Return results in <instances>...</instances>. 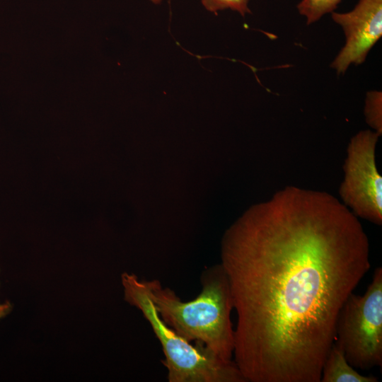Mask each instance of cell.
Masks as SVG:
<instances>
[{"label": "cell", "mask_w": 382, "mask_h": 382, "mask_svg": "<svg viewBox=\"0 0 382 382\" xmlns=\"http://www.w3.org/2000/svg\"><path fill=\"white\" fill-rule=\"evenodd\" d=\"M121 282L125 301L141 312L160 342L169 382H247L233 359H221L200 342L192 345L168 326L148 296L145 280L124 272Z\"/></svg>", "instance_id": "3"}, {"label": "cell", "mask_w": 382, "mask_h": 382, "mask_svg": "<svg viewBox=\"0 0 382 382\" xmlns=\"http://www.w3.org/2000/svg\"><path fill=\"white\" fill-rule=\"evenodd\" d=\"M366 123L378 134H382V93L372 91L366 94L364 107Z\"/></svg>", "instance_id": "9"}, {"label": "cell", "mask_w": 382, "mask_h": 382, "mask_svg": "<svg viewBox=\"0 0 382 382\" xmlns=\"http://www.w3.org/2000/svg\"><path fill=\"white\" fill-rule=\"evenodd\" d=\"M354 369L382 364V268L378 267L364 295L353 294L342 305L334 341Z\"/></svg>", "instance_id": "4"}, {"label": "cell", "mask_w": 382, "mask_h": 382, "mask_svg": "<svg viewBox=\"0 0 382 382\" xmlns=\"http://www.w3.org/2000/svg\"><path fill=\"white\" fill-rule=\"evenodd\" d=\"M202 289L183 301L159 280H145L147 294L161 320L189 342H200L221 359L233 360L235 331L231 320L233 299L221 264L202 271Z\"/></svg>", "instance_id": "2"}, {"label": "cell", "mask_w": 382, "mask_h": 382, "mask_svg": "<svg viewBox=\"0 0 382 382\" xmlns=\"http://www.w3.org/2000/svg\"><path fill=\"white\" fill-rule=\"evenodd\" d=\"M154 4H158L161 0H151ZM249 0H202L204 7L212 12L229 8L238 12L244 16L250 13L248 8Z\"/></svg>", "instance_id": "10"}, {"label": "cell", "mask_w": 382, "mask_h": 382, "mask_svg": "<svg viewBox=\"0 0 382 382\" xmlns=\"http://www.w3.org/2000/svg\"><path fill=\"white\" fill-rule=\"evenodd\" d=\"M221 265L247 382H320L339 312L371 267L357 218L325 191L288 185L225 233Z\"/></svg>", "instance_id": "1"}, {"label": "cell", "mask_w": 382, "mask_h": 382, "mask_svg": "<svg viewBox=\"0 0 382 382\" xmlns=\"http://www.w3.org/2000/svg\"><path fill=\"white\" fill-rule=\"evenodd\" d=\"M379 137L373 130L364 129L352 137L338 191L342 202L357 218L377 226L382 224V178L376 161Z\"/></svg>", "instance_id": "5"}, {"label": "cell", "mask_w": 382, "mask_h": 382, "mask_svg": "<svg viewBox=\"0 0 382 382\" xmlns=\"http://www.w3.org/2000/svg\"><path fill=\"white\" fill-rule=\"evenodd\" d=\"M12 310L11 303L6 301L4 303H0V320L7 316Z\"/></svg>", "instance_id": "11"}, {"label": "cell", "mask_w": 382, "mask_h": 382, "mask_svg": "<svg viewBox=\"0 0 382 382\" xmlns=\"http://www.w3.org/2000/svg\"><path fill=\"white\" fill-rule=\"evenodd\" d=\"M332 20L340 25L345 44L331 64L338 74L351 64H361L382 35V0H359L346 13L332 12Z\"/></svg>", "instance_id": "6"}, {"label": "cell", "mask_w": 382, "mask_h": 382, "mask_svg": "<svg viewBox=\"0 0 382 382\" xmlns=\"http://www.w3.org/2000/svg\"><path fill=\"white\" fill-rule=\"evenodd\" d=\"M342 0H301L297 6L307 24L318 21L325 14L332 13Z\"/></svg>", "instance_id": "8"}, {"label": "cell", "mask_w": 382, "mask_h": 382, "mask_svg": "<svg viewBox=\"0 0 382 382\" xmlns=\"http://www.w3.org/2000/svg\"><path fill=\"white\" fill-rule=\"evenodd\" d=\"M321 382H378L375 376L360 374L347 361L342 349L334 342L323 365Z\"/></svg>", "instance_id": "7"}]
</instances>
